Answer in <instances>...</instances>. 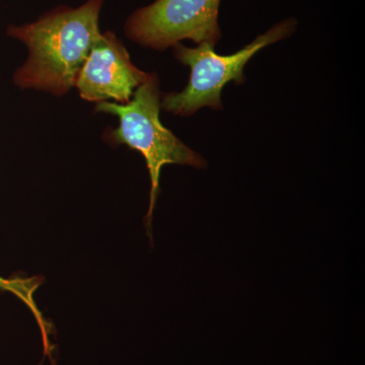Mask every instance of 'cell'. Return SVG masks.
Here are the masks:
<instances>
[{
	"mask_svg": "<svg viewBox=\"0 0 365 365\" xmlns=\"http://www.w3.org/2000/svg\"><path fill=\"white\" fill-rule=\"evenodd\" d=\"M222 0H155L132 13L124 25L133 42L163 51L182 40L215 46L222 38L218 11Z\"/></svg>",
	"mask_w": 365,
	"mask_h": 365,
	"instance_id": "277c9868",
	"label": "cell"
},
{
	"mask_svg": "<svg viewBox=\"0 0 365 365\" xmlns=\"http://www.w3.org/2000/svg\"><path fill=\"white\" fill-rule=\"evenodd\" d=\"M104 1L57 6L34 23L7 26V36L24 43L29 52L25 63L14 73V85L55 97L66 95L101 36L98 23Z\"/></svg>",
	"mask_w": 365,
	"mask_h": 365,
	"instance_id": "6da1fadb",
	"label": "cell"
},
{
	"mask_svg": "<svg viewBox=\"0 0 365 365\" xmlns=\"http://www.w3.org/2000/svg\"><path fill=\"white\" fill-rule=\"evenodd\" d=\"M297 26L294 18L280 21L232 55L216 54L215 46L208 43H201L196 48L178 43L174 46L175 57L191 69L189 83L181 93L163 95L160 107L182 117L191 116L204 107L222 110V91L225 86L230 81L237 85L246 83L244 68L250 59L263 48L290 37Z\"/></svg>",
	"mask_w": 365,
	"mask_h": 365,
	"instance_id": "3957f363",
	"label": "cell"
},
{
	"mask_svg": "<svg viewBox=\"0 0 365 365\" xmlns=\"http://www.w3.org/2000/svg\"><path fill=\"white\" fill-rule=\"evenodd\" d=\"M150 74L137 68L130 55L111 31L101 33L79 71L76 86L88 102L115 100L127 104L134 90L148 81Z\"/></svg>",
	"mask_w": 365,
	"mask_h": 365,
	"instance_id": "5b68a950",
	"label": "cell"
},
{
	"mask_svg": "<svg viewBox=\"0 0 365 365\" xmlns=\"http://www.w3.org/2000/svg\"><path fill=\"white\" fill-rule=\"evenodd\" d=\"M41 284H42V279L39 277L26 278L16 276V277L6 278L0 276V290L18 297L32 312L36 321H37L40 332L42 334L44 352L47 353L53 349L51 339H50L51 331H50L49 324L46 322L35 302V294Z\"/></svg>",
	"mask_w": 365,
	"mask_h": 365,
	"instance_id": "8992f818",
	"label": "cell"
},
{
	"mask_svg": "<svg viewBox=\"0 0 365 365\" xmlns=\"http://www.w3.org/2000/svg\"><path fill=\"white\" fill-rule=\"evenodd\" d=\"M132 97L127 104L98 103L95 112L119 118L118 128L106 132L108 143L116 146L125 144L131 150L139 151L145 160L151 187L150 206L144 222L151 239V222L160 195L163 168L167 165H181L203 170L207 167V162L160 122L162 93L157 73H150L148 81L136 88Z\"/></svg>",
	"mask_w": 365,
	"mask_h": 365,
	"instance_id": "7a4b0ae2",
	"label": "cell"
}]
</instances>
